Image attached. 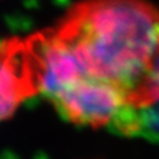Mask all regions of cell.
I'll use <instances>...</instances> for the list:
<instances>
[{
  "instance_id": "2",
  "label": "cell",
  "mask_w": 159,
  "mask_h": 159,
  "mask_svg": "<svg viewBox=\"0 0 159 159\" xmlns=\"http://www.w3.org/2000/svg\"><path fill=\"white\" fill-rule=\"evenodd\" d=\"M44 97L65 120L92 128H108L118 113L128 107L115 88L88 74L68 79Z\"/></svg>"
},
{
  "instance_id": "3",
  "label": "cell",
  "mask_w": 159,
  "mask_h": 159,
  "mask_svg": "<svg viewBox=\"0 0 159 159\" xmlns=\"http://www.w3.org/2000/svg\"><path fill=\"white\" fill-rule=\"evenodd\" d=\"M39 94L26 40H0V122L10 118L20 104Z\"/></svg>"
},
{
  "instance_id": "1",
  "label": "cell",
  "mask_w": 159,
  "mask_h": 159,
  "mask_svg": "<svg viewBox=\"0 0 159 159\" xmlns=\"http://www.w3.org/2000/svg\"><path fill=\"white\" fill-rule=\"evenodd\" d=\"M83 70L128 107L159 100V9L147 0H83L52 28Z\"/></svg>"
},
{
  "instance_id": "4",
  "label": "cell",
  "mask_w": 159,
  "mask_h": 159,
  "mask_svg": "<svg viewBox=\"0 0 159 159\" xmlns=\"http://www.w3.org/2000/svg\"><path fill=\"white\" fill-rule=\"evenodd\" d=\"M108 129L122 137L159 143V100L144 108L125 107L118 113Z\"/></svg>"
}]
</instances>
